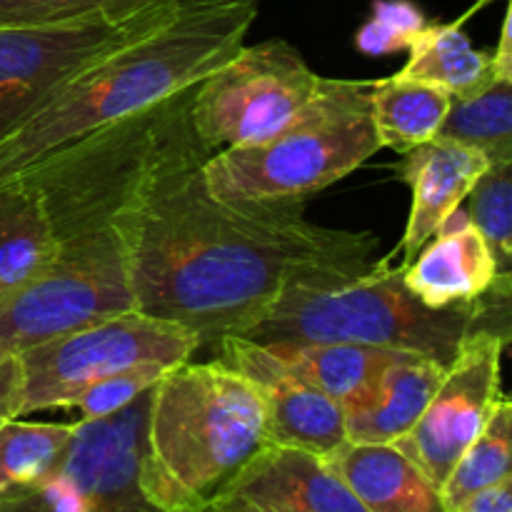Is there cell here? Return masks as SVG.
Wrapping results in <instances>:
<instances>
[{
	"label": "cell",
	"instance_id": "cell-9",
	"mask_svg": "<svg viewBox=\"0 0 512 512\" xmlns=\"http://www.w3.org/2000/svg\"><path fill=\"white\" fill-rule=\"evenodd\" d=\"M175 3L0 28V143L48 108L85 68L158 28Z\"/></svg>",
	"mask_w": 512,
	"mask_h": 512
},
{
	"label": "cell",
	"instance_id": "cell-17",
	"mask_svg": "<svg viewBox=\"0 0 512 512\" xmlns=\"http://www.w3.org/2000/svg\"><path fill=\"white\" fill-rule=\"evenodd\" d=\"M445 368L430 358L403 355L378 378L343 403L345 438L358 445H383L403 438L438 390Z\"/></svg>",
	"mask_w": 512,
	"mask_h": 512
},
{
	"label": "cell",
	"instance_id": "cell-5",
	"mask_svg": "<svg viewBox=\"0 0 512 512\" xmlns=\"http://www.w3.org/2000/svg\"><path fill=\"white\" fill-rule=\"evenodd\" d=\"M375 80L330 78L290 128L263 143L203 160V183L220 203H300L358 170L383 145L370 118Z\"/></svg>",
	"mask_w": 512,
	"mask_h": 512
},
{
	"label": "cell",
	"instance_id": "cell-23",
	"mask_svg": "<svg viewBox=\"0 0 512 512\" xmlns=\"http://www.w3.org/2000/svg\"><path fill=\"white\" fill-rule=\"evenodd\" d=\"M438 138L478 148L495 160H512V78H493L478 93L450 100Z\"/></svg>",
	"mask_w": 512,
	"mask_h": 512
},
{
	"label": "cell",
	"instance_id": "cell-27",
	"mask_svg": "<svg viewBox=\"0 0 512 512\" xmlns=\"http://www.w3.org/2000/svg\"><path fill=\"white\" fill-rule=\"evenodd\" d=\"M425 25V13L410 0H375L373 15L358 30L355 45L360 53L373 58L398 53L410 48Z\"/></svg>",
	"mask_w": 512,
	"mask_h": 512
},
{
	"label": "cell",
	"instance_id": "cell-1",
	"mask_svg": "<svg viewBox=\"0 0 512 512\" xmlns=\"http://www.w3.org/2000/svg\"><path fill=\"white\" fill-rule=\"evenodd\" d=\"M195 135L163 160L115 220L135 310L195 335L200 348L245 335L293 280L365 270L373 233L330 230L300 203H220L203 183Z\"/></svg>",
	"mask_w": 512,
	"mask_h": 512
},
{
	"label": "cell",
	"instance_id": "cell-14",
	"mask_svg": "<svg viewBox=\"0 0 512 512\" xmlns=\"http://www.w3.org/2000/svg\"><path fill=\"white\" fill-rule=\"evenodd\" d=\"M215 505L243 512H365L323 458L278 445L260 450Z\"/></svg>",
	"mask_w": 512,
	"mask_h": 512
},
{
	"label": "cell",
	"instance_id": "cell-30",
	"mask_svg": "<svg viewBox=\"0 0 512 512\" xmlns=\"http://www.w3.org/2000/svg\"><path fill=\"white\" fill-rule=\"evenodd\" d=\"M23 363L18 353H0V420L23 418Z\"/></svg>",
	"mask_w": 512,
	"mask_h": 512
},
{
	"label": "cell",
	"instance_id": "cell-22",
	"mask_svg": "<svg viewBox=\"0 0 512 512\" xmlns=\"http://www.w3.org/2000/svg\"><path fill=\"white\" fill-rule=\"evenodd\" d=\"M400 75L438 85L453 98H465L495 78L493 53L478 50L470 43L463 20L448 25L428 23L410 43L408 60Z\"/></svg>",
	"mask_w": 512,
	"mask_h": 512
},
{
	"label": "cell",
	"instance_id": "cell-25",
	"mask_svg": "<svg viewBox=\"0 0 512 512\" xmlns=\"http://www.w3.org/2000/svg\"><path fill=\"white\" fill-rule=\"evenodd\" d=\"M75 423L0 420V495L38 483L58 465L73 440Z\"/></svg>",
	"mask_w": 512,
	"mask_h": 512
},
{
	"label": "cell",
	"instance_id": "cell-3",
	"mask_svg": "<svg viewBox=\"0 0 512 512\" xmlns=\"http://www.w3.org/2000/svg\"><path fill=\"white\" fill-rule=\"evenodd\" d=\"M263 448L265 413L253 385L218 360H188L150 388L140 490L163 512H208Z\"/></svg>",
	"mask_w": 512,
	"mask_h": 512
},
{
	"label": "cell",
	"instance_id": "cell-29",
	"mask_svg": "<svg viewBox=\"0 0 512 512\" xmlns=\"http://www.w3.org/2000/svg\"><path fill=\"white\" fill-rule=\"evenodd\" d=\"M170 0H0V28L65 23L113 10H138Z\"/></svg>",
	"mask_w": 512,
	"mask_h": 512
},
{
	"label": "cell",
	"instance_id": "cell-32",
	"mask_svg": "<svg viewBox=\"0 0 512 512\" xmlns=\"http://www.w3.org/2000/svg\"><path fill=\"white\" fill-rule=\"evenodd\" d=\"M512 10L508 8L500 28L498 48L493 50V73L495 78H512Z\"/></svg>",
	"mask_w": 512,
	"mask_h": 512
},
{
	"label": "cell",
	"instance_id": "cell-10",
	"mask_svg": "<svg viewBox=\"0 0 512 512\" xmlns=\"http://www.w3.org/2000/svg\"><path fill=\"white\" fill-rule=\"evenodd\" d=\"M198 340L180 325L128 310L23 350V415L68 408L88 385L135 365L175 368L193 358Z\"/></svg>",
	"mask_w": 512,
	"mask_h": 512
},
{
	"label": "cell",
	"instance_id": "cell-24",
	"mask_svg": "<svg viewBox=\"0 0 512 512\" xmlns=\"http://www.w3.org/2000/svg\"><path fill=\"white\" fill-rule=\"evenodd\" d=\"M512 403L500 395L488 423L478 438L468 445L448 480L440 488V498L448 512H455L470 495L512 478Z\"/></svg>",
	"mask_w": 512,
	"mask_h": 512
},
{
	"label": "cell",
	"instance_id": "cell-31",
	"mask_svg": "<svg viewBox=\"0 0 512 512\" xmlns=\"http://www.w3.org/2000/svg\"><path fill=\"white\" fill-rule=\"evenodd\" d=\"M455 512H512V478L470 495Z\"/></svg>",
	"mask_w": 512,
	"mask_h": 512
},
{
	"label": "cell",
	"instance_id": "cell-2",
	"mask_svg": "<svg viewBox=\"0 0 512 512\" xmlns=\"http://www.w3.org/2000/svg\"><path fill=\"white\" fill-rule=\"evenodd\" d=\"M258 18V0H178L150 33L85 68L48 108L0 143V183L78 140L193 90L233 58Z\"/></svg>",
	"mask_w": 512,
	"mask_h": 512
},
{
	"label": "cell",
	"instance_id": "cell-18",
	"mask_svg": "<svg viewBox=\"0 0 512 512\" xmlns=\"http://www.w3.org/2000/svg\"><path fill=\"white\" fill-rule=\"evenodd\" d=\"M323 460L365 512H448L440 490L393 443L358 445L345 440Z\"/></svg>",
	"mask_w": 512,
	"mask_h": 512
},
{
	"label": "cell",
	"instance_id": "cell-21",
	"mask_svg": "<svg viewBox=\"0 0 512 512\" xmlns=\"http://www.w3.org/2000/svg\"><path fill=\"white\" fill-rule=\"evenodd\" d=\"M265 348L340 405L373 383L390 363L408 355L355 343H268Z\"/></svg>",
	"mask_w": 512,
	"mask_h": 512
},
{
	"label": "cell",
	"instance_id": "cell-20",
	"mask_svg": "<svg viewBox=\"0 0 512 512\" xmlns=\"http://www.w3.org/2000/svg\"><path fill=\"white\" fill-rule=\"evenodd\" d=\"M450 100L453 95L448 90L400 73L375 80L370 93V118L380 145L403 155L438 138Z\"/></svg>",
	"mask_w": 512,
	"mask_h": 512
},
{
	"label": "cell",
	"instance_id": "cell-11",
	"mask_svg": "<svg viewBox=\"0 0 512 512\" xmlns=\"http://www.w3.org/2000/svg\"><path fill=\"white\" fill-rule=\"evenodd\" d=\"M148 403L150 390L110 418L78 420L58 465L0 495V512H163L138 480Z\"/></svg>",
	"mask_w": 512,
	"mask_h": 512
},
{
	"label": "cell",
	"instance_id": "cell-28",
	"mask_svg": "<svg viewBox=\"0 0 512 512\" xmlns=\"http://www.w3.org/2000/svg\"><path fill=\"white\" fill-rule=\"evenodd\" d=\"M165 373H168V368H163V365H135V368L123 370V373L110 375V378L88 385L83 393H78L70 400L68 408L78 410L80 420L110 418V415L128 408L135 398L148 393Z\"/></svg>",
	"mask_w": 512,
	"mask_h": 512
},
{
	"label": "cell",
	"instance_id": "cell-13",
	"mask_svg": "<svg viewBox=\"0 0 512 512\" xmlns=\"http://www.w3.org/2000/svg\"><path fill=\"white\" fill-rule=\"evenodd\" d=\"M215 360L255 388L263 403L268 445L325 458L348 440L343 405L293 373L265 345L243 335H228L218 343Z\"/></svg>",
	"mask_w": 512,
	"mask_h": 512
},
{
	"label": "cell",
	"instance_id": "cell-6",
	"mask_svg": "<svg viewBox=\"0 0 512 512\" xmlns=\"http://www.w3.org/2000/svg\"><path fill=\"white\" fill-rule=\"evenodd\" d=\"M190 98L185 90L140 110L18 175L38 188L58 243L113 225L155 168L195 138Z\"/></svg>",
	"mask_w": 512,
	"mask_h": 512
},
{
	"label": "cell",
	"instance_id": "cell-26",
	"mask_svg": "<svg viewBox=\"0 0 512 512\" xmlns=\"http://www.w3.org/2000/svg\"><path fill=\"white\" fill-rule=\"evenodd\" d=\"M465 213L488 243L500 275H512V160L485 168L468 193Z\"/></svg>",
	"mask_w": 512,
	"mask_h": 512
},
{
	"label": "cell",
	"instance_id": "cell-4",
	"mask_svg": "<svg viewBox=\"0 0 512 512\" xmlns=\"http://www.w3.org/2000/svg\"><path fill=\"white\" fill-rule=\"evenodd\" d=\"M485 300L430 308L405 285L393 255L365 270L293 280L243 338L253 343H355L430 358L448 368L465 335L483 328Z\"/></svg>",
	"mask_w": 512,
	"mask_h": 512
},
{
	"label": "cell",
	"instance_id": "cell-7",
	"mask_svg": "<svg viewBox=\"0 0 512 512\" xmlns=\"http://www.w3.org/2000/svg\"><path fill=\"white\" fill-rule=\"evenodd\" d=\"M135 310L125 240L115 225L60 243L35 278L0 300V353H23Z\"/></svg>",
	"mask_w": 512,
	"mask_h": 512
},
{
	"label": "cell",
	"instance_id": "cell-19",
	"mask_svg": "<svg viewBox=\"0 0 512 512\" xmlns=\"http://www.w3.org/2000/svg\"><path fill=\"white\" fill-rule=\"evenodd\" d=\"M58 248L38 188L25 178L0 183V300L35 278Z\"/></svg>",
	"mask_w": 512,
	"mask_h": 512
},
{
	"label": "cell",
	"instance_id": "cell-8",
	"mask_svg": "<svg viewBox=\"0 0 512 512\" xmlns=\"http://www.w3.org/2000/svg\"><path fill=\"white\" fill-rule=\"evenodd\" d=\"M328 80L285 40L243 45L195 85L190 123L210 153L263 143L303 118Z\"/></svg>",
	"mask_w": 512,
	"mask_h": 512
},
{
	"label": "cell",
	"instance_id": "cell-15",
	"mask_svg": "<svg viewBox=\"0 0 512 512\" xmlns=\"http://www.w3.org/2000/svg\"><path fill=\"white\" fill-rule=\"evenodd\" d=\"M488 165V155L478 148L445 138H433L403 153L395 173L413 190V205L400 243L403 265L413 263L435 230L463 205Z\"/></svg>",
	"mask_w": 512,
	"mask_h": 512
},
{
	"label": "cell",
	"instance_id": "cell-12",
	"mask_svg": "<svg viewBox=\"0 0 512 512\" xmlns=\"http://www.w3.org/2000/svg\"><path fill=\"white\" fill-rule=\"evenodd\" d=\"M505 348L508 338L490 330L478 328L465 335L418 423L393 443L438 490L503 395L500 365Z\"/></svg>",
	"mask_w": 512,
	"mask_h": 512
},
{
	"label": "cell",
	"instance_id": "cell-33",
	"mask_svg": "<svg viewBox=\"0 0 512 512\" xmlns=\"http://www.w3.org/2000/svg\"><path fill=\"white\" fill-rule=\"evenodd\" d=\"M208 512H243V510H235V508H220V505H215V508H210Z\"/></svg>",
	"mask_w": 512,
	"mask_h": 512
},
{
	"label": "cell",
	"instance_id": "cell-16",
	"mask_svg": "<svg viewBox=\"0 0 512 512\" xmlns=\"http://www.w3.org/2000/svg\"><path fill=\"white\" fill-rule=\"evenodd\" d=\"M500 275L488 243L465 210H455L405 265V285L430 308L478 300Z\"/></svg>",
	"mask_w": 512,
	"mask_h": 512
}]
</instances>
